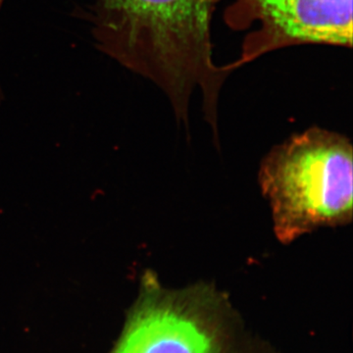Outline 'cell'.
<instances>
[{
  "mask_svg": "<svg viewBox=\"0 0 353 353\" xmlns=\"http://www.w3.org/2000/svg\"><path fill=\"white\" fill-rule=\"evenodd\" d=\"M4 0H0V9H1L2 3H3Z\"/></svg>",
  "mask_w": 353,
  "mask_h": 353,
  "instance_id": "5",
  "label": "cell"
},
{
  "mask_svg": "<svg viewBox=\"0 0 353 353\" xmlns=\"http://www.w3.org/2000/svg\"><path fill=\"white\" fill-rule=\"evenodd\" d=\"M224 297L210 284L164 289L152 271L127 316L119 340L109 353H224Z\"/></svg>",
  "mask_w": 353,
  "mask_h": 353,
  "instance_id": "3",
  "label": "cell"
},
{
  "mask_svg": "<svg viewBox=\"0 0 353 353\" xmlns=\"http://www.w3.org/2000/svg\"><path fill=\"white\" fill-rule=\"evenodd\" d=\"M352 157L347 137L319 127L294 134L265 157L260 188L281 243L352 222Z\"/></svg>",
  "mask_w": 353,
  "mask_h": 353,
  "instance_id": "2",
  "label": "cell"
},
{
  "mask_svg": "<svg viewBox=\"0 0 353 353\" xmlns=\"http://www.w3.org/2000/svg\"><path fill=\"white\" fill-rule=\"evenodd\" d=\"M217 6L223 0H212ZM225 24L246 34L236 71L265 54L303 44L352 48V0H233L225 9Z\"/></svg>",
  "mask_w": 353,
  "mask_h": 353,
  "instance_id": "4",
  "label": "cell"
},
{
  "mask_svg": "<svg viewBox=\"0 0 353 353\" xmlns=\"http://www.w3.org/2000/svg\"><path fill=\"white\" fill-rule=\"evenodd\" d=\"M215 9L212 0H94L90 19L97 48L159 88L187 130L199 92L217 141L220 94L234 71L214 60Z\"/></svg>",
  "mask_w": 353,
  "mask_h": 353,
  "instance_id": "1",
  "label": "cell"
}]
</instances>
